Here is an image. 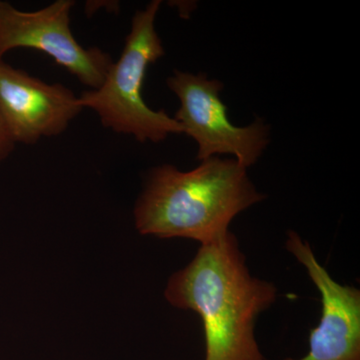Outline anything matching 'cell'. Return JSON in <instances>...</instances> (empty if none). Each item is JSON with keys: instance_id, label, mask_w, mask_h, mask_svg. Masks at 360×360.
I'll return each instance as SVG.
<instances>
[{"instance_id": "1", "label": "cell", "mask_w": 360, "mask_h": 360, "mask_svg": "<svg viewBox=\"0 0 360 360\" xmlns=\"http://www.w3.org/2000/svg\"><path fill=\"white\" fill-rule=\"evenodd\" d=\"M165 298L202 321L205 360H267L255 340L258 315L276 300L274 283L250 274L231 231L201 245L186 269L170 277Z\"/></svg>"}, {"instance_id": "2", "label": "cell", "mask_w": 360, "mask_h": 360, "mask_svg": "<svg viewBox=\"0 0 360 360\" xmlns=\"http://www.w3.org/2000/svg\"><path fill=\"white\" fill-rule=\"evenodd\" d=\"M234 158L213 156L191 172L172 165L151 170L135 205L137 231L208 245L224 238L236 215L264 200Z\"/></svg>"}, {"instance_id": "3", "label": "cell", "mask_w": 360, "mask_h": 360, "mask_svg": "<svg viewBox=\"0 0 360 360\" xmlns=\"http://www.w3.org/2000/svg\"><path fill=\"white\" fill-rule=\"evenodd\" d=\"M161 6L153 0L135 13L122 56L113 63L103 84L82 92L78 99L84 108L96 111L106 129L134 135L141 142H160L169 134H184V127L165 110H153L142 97V85L149 65L165 54L155 30Z\"/></svg>"}, {"instance_id": "4", "label": "cell", "mask_w": 360, "mask_h": 360, "mask_svg": "<svg viewBox=\"0 0 360 360\" xmlns=\"http://www.w3.org/2000/svg\"><path fill=\"white\" fill-rule=\"evenodd\" d=\"M167 84L179 97L174 120L198 143V160L231 155L245 168L257 162L269 144V127L260 118L243 127L229 122L219 96L221 82L210 80L205 75L175 70Z\"/></svg>"}, {"instance_id": "5", "label": "cell", "mask_w": 360, "mask_h": 360, "mask_svg": "<svg viewBox=\"0 0 360 360\" xmlns=\"http://www.w3.org/2000/svg\"><path fill=\"white\" fill-rule=\"evenodd\" d=\"M73 0H56L37 11H21L0 0V61L15 49L44 52L90 89L103 84L115 61L97 47L84 49L70 30Z\"/></svg>"}, {"instance_id": "6", "label": "cell", "mask_w": 360, "mask_h": 360, "mask_svg": "<svg viewBox=\"0 0 360 360\" xmlns=\"http://www.w3.org/2000/svg\"><path fill=\"white\" fill-rule=\"evenodd\" d=\"M84 110L65 85L46 84L0 61V115L14 143L61 134Z\"/></svg>"}, {"instance_id": "7", "label": "cell", "mask_w": 360, "mask_h": 360, "mask_svg": "<svg viewBox=\"0 0 360 360\" xmlns=\"http://www.w3.org/2000/svg\"><path fill=\"white\" fill-rule=\"evenodd\" d=\"M285 248L321 292L322 310L319 326L310 333L309 354L284 360H360V291L336 283L296 232L288 231Z\"/></svg>"}, {"instance_id": "8", "label": "cell", "mask_w": 360, "mask_h": 360, "mask_svg": "<svg viewBox=\"0 0 360 360\" xmlns=\"http://www.w3.org/2000/svg\"><path fill=\"white\" fill-rule=\"evenodd\" d=\"M14 148H15V143L9 136L8 132L4 127L1 115H0V163L11 156Z\"/></svg>"}]
</instances>
